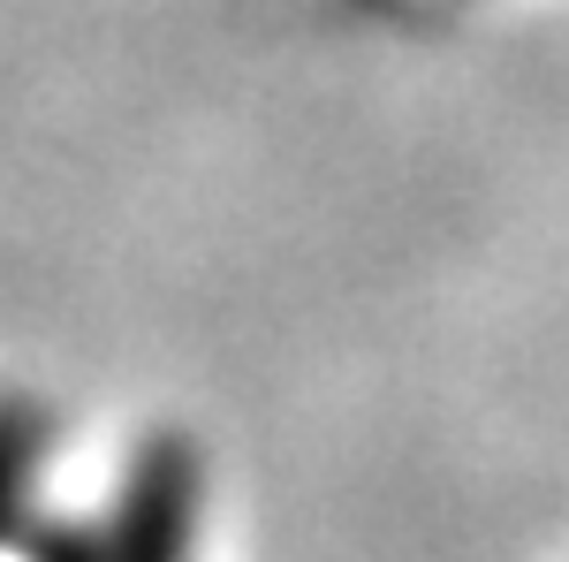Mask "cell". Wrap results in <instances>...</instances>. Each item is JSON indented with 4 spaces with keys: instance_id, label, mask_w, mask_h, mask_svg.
Listing matches in <instances>:
<instances>
[{
    "instance_id": "1",
    "label": "cell",
    "mask_w": 569,
    "mask_h": 562,
    "mask_svg": "<svg viewBox=\"0 0 569 562\" xmlns=\"http://www.w3.org/2000/svg\"><path fill=\"white\" fill-rule=\"evenodd\" d=\"M16 479H23V433H16V426H0V494H8Z\"/></svg>"
}]
</instances>
